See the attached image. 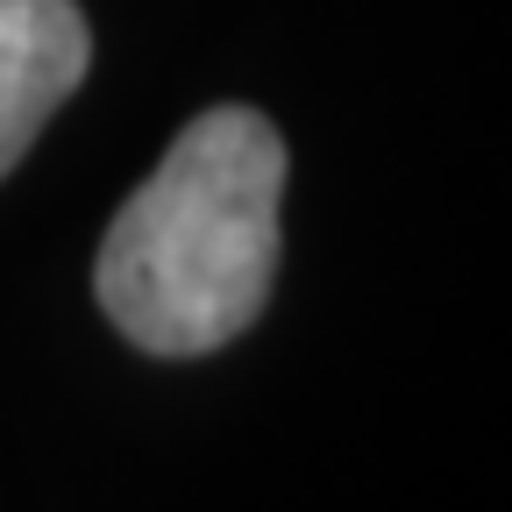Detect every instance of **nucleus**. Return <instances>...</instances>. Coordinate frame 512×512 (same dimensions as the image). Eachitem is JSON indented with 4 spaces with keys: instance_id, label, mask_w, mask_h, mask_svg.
<instances>
[{
    "instance_id": "2",
    "label": "nucleus",
    "mask_w": 512,
    "mask_h": 512,
    "mask_svg": "<svg viewBox=\"0 0 512 512\" xmlns=\"http://www.w3.org/2000/svg\"><path fill=\"white\" fill-rule=\"evenodd\" d=\"M93 64V29L79 0H0V178H8L43 121L79 93Z\"/></svg>"
},
{
    "instance_id": "1",
    "label": "nucleus",
    "mask_w": 512,
    "mask_h": 512,
    "mask_svg": "<svg viewBox=\"0 0 512 512\" xmlns=\"http://www.w3.org/2000/svg\"><path fill=\"white\" fill-rule=\"evenodd\" d=\"M278 200L285 136L256 107L185 121L100 242L93 292L107 320L150 356L235 342L278 278Z\"/></svg>"
}]
</instances>
